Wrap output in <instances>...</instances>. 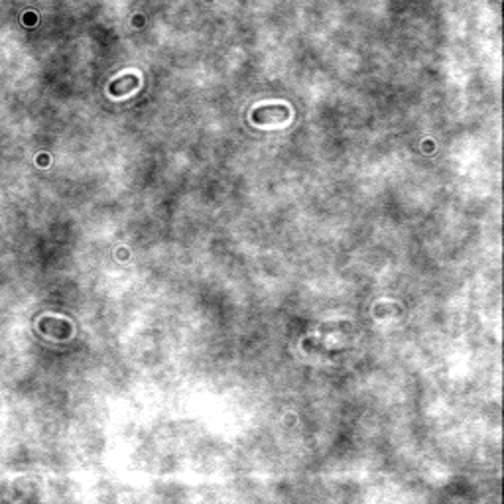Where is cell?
<instances>
[{
  "label": "cell",
  "mask_w": 504,
  "mask_h": 504,
  "mask_svg": "<svg viewBox=\"0 0 504 504\" xmlns=\"http://www.w3.org/2000/svg\"><path fill=\"white\" fill-rule=\"evenodd\" d=\"M40 329L55 339H67L71 335V325L63 319H53V317H44L40 321Z\"/></svg>",
  "instance_id": "cell-1"
},
{
  "label": "cell",
  "mask_w": 504,
  "mask_h": 504,
  "mask_svg": "<svg viewBox=\"0 0 504 504\" xmlns=\"http://www.w3.org/2000/svg\"><path fill=\"white\" fill-rule=\"evenodd\" d=\"M138 87V77L136 75H128V77H118L112 85L109 87V91L114 97H123V94H128L132 89Z\"/></svg>",
  "instance_id": "cell-2"
}]
</instances>
